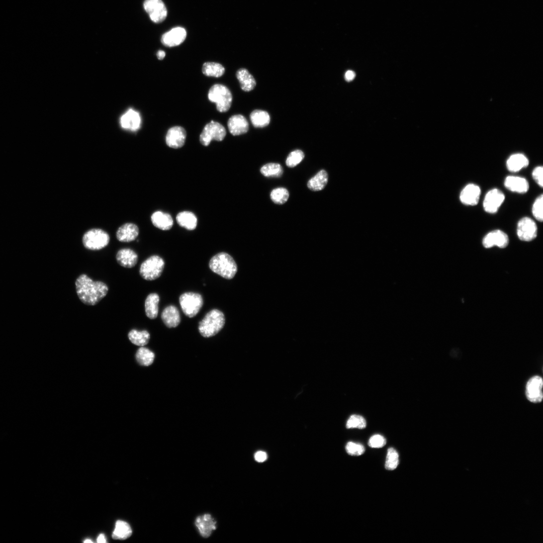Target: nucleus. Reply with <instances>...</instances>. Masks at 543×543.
Masks as SVG:
<instances>
[{"label": "nucleus", "instance_id": "f257e3e1", "mask_svg": "<svg viewBox=\"0 0 543 543\" xmlns=\"http://www.w3.org/2000/svg\"><path fill=\"white\" fill-rule=\"evenodd\" d=\"M75 285L79 300L83 304L90 306L98 304L107 295L109 290L105 283L94 281L85 274L77 278Z\"/></svg>", "mask_w": 543, "mask_h": 543}, {"label": "nucleus", "instance_id": "f03ea898", "mask_svg": "<svg viewBox=\"0 0 543 543\" xmlns=\"http://www.w3.org/2000/svg\"><path fill=\"white\" fill-rule=\"evenodd\" d=\"M209 266L212 272L228 280L233 279L237 271L235 260L226 252H220L213 256Z\"/></svg>", "mask_w": 543, "mask_h": 543}, {"label": "nucleus", "instance_id": "7ed1b4c3", "mask_svg": "<svg viewBox=\"0 0 543 543\" xmlns=\"http://www.w3.org/2000/svg\"><path fill=\"white\" fill-rule=\"evenodd\" d=\"M225 316L218 309H212L208 312L199 322L198 329L204 337H210L217 334L224 327Z\"/></svg>", "mask_w": 543, "mask_h": 543}, {"label": "nucleus", "instance_id": "20e7f679", "mask_svg": "<svg viewBox=\"0 0 543 543\" xmlns=\"http://www.w3.org/2000/svg\"><path fill=\"white\" fill-rule=\"evenodd\" d=\"M209 100L216 104V109L221 113L227 112L232 102V95L229 89L222 84H215L209 90Z\"/></svg>", "mask_w": 543, "mask_h": 543}, {"label": "nucleus", "instance_id": "39448f33", "mask_svg": "<svg viewBox=\"0 0 543 543\" xmlns=\"http://www.w3.org/2000/svg\"><path fill=\"white\" fill-rule=\"evenodd\" d=\"M164 264V261L161 257L156 255H152L141 264L140 275L145 280H154L161 276Z\"/></svg>", "mask_w": 543, "mask_h": 543}, {"label": "nucleus", "instance_id": "423d86ee", "mask_svg": "<svg viewBox=\"0 0 543 543\" xmlns=\"http://www.w3.org/2000/svg\"><path fill=\"white\" fill-rule=\"evenodd\" d=\"M82 240L85 248L92 250H98L108 245L110 241V236L104 230L94 228L86 232L83 235Z\"/></svg>", "mask_w": 543, "mask_h": 543}, {"label": "nucleus", "instance_id": "0eeeda50", "mask_svg": "<svg viewBox=\"0 0 543 543\" xmlns=\"http://www.w3.org/2000/svg\"><path fill=\"white\" fill-rule=\"evenodd\" d=\"M179 302L184 313L187 316L192 318L199 313L202 307L203 299L199 293L186 292L180 296Z\"/></svg>", "mask_w": 543, "mask_h": 543}, {"label": "nucleus", "instance_id": "6e6552de", "mask_svg": "<svg viewBox=\"0 0 543 543\" xmlns=\"http://www.w3.org/2000/svg\"><path fill=\"white\" fill-rule=\"evenodd\" d=\"M226 135L225 127L220 123L212 120L207 124L200 135V143L208 146L212 140L222 141Z\"/></svg>", "mask_w": 543, "mask_h": 543}, {"label": "nucleus", "instance_id": "1a4fd4ad", "mask_svg": "<svg viewBox=\"0 0 543 543\" xmlns=\"http://www.w3.org/2000/svg\"><path fill=\"white\" fill-rule=\"evenodd\" d=\"M516 234L518 238L523 241H530L537 234V227L533 220L528 217L521 218L517 222Z\"/></svg>", "mask_w": 543, "mask_h": 543}, {"label": "nucleus", "instance_id": "9d476101", "mask_svg": "<svg viewBox=\"0 0 543 543\" xmlns=\"http://www.w3.org/2000/svg\"><path fill=\"white\" fill-rule=\"evenodd\" d=\"M505 195L499 189L494 188L485 195L483 203L484 211L489 214H495L505 200Z\"/></svg>", "mask_w": 543, "mask_h": 543}, {"label": "nucleus", "instance_id": "9b49d317", "mask_svg": "<svg viewBox=\"0 0 543 543\" xmlns=\"http://www.w3.org/2000/svg\"><path fill=\"white\" fill-rule=\"evenodd\" d=\"M143 6L151 20L154 23H160L165 19L167 9L161 0H145Z\"/></svg>", "mask_w": 543, "mask_h": 543}, {"label": "nucleus", "instance_id": "f8f14e48", "mask_svg": "<svg viewBox=\"0 0 543 543\" xmlns=\"http://www.w3.org/2000/svg\"><path fill=\"white\" fill-rule=\"evenodd\" d=\"M509 238L504 231L496 229L488 233L483 238L482 244L484 247L489 248L496 246L501 248L507 246Z\"/></svg>", "mask_w": 543, "mask_h": 543}, {"label": "nucleus", "instance_id": "ddd939ff", "mask_svg": "<svg viewBox=\"0 0 543 543\" xmlns=\"http://www.w3.org/2000/svg\"><path fill=\"white\" fill-rule=\"evenodd\" d=\"M186 136V131L183 127L173 126L168 130L165 136V142L170 148H179L184 146Z\"/></svg>", "mask_w": 543, "mask_h": 543}, {"label": "nucleus", "instance_id": "4468645a", "mask_svg": "<svg viewBox=\"0 0 543 543\" xmlns=\"http://www.w3.org/2000/svg\"><path fill=\"white\" fill-rule=\"evenodd\" d=\"M542 378L538 376L531 378L526 386L525 394L529 401L533 403H538L542 399Z\"/></svg>", "mask_w": 543, "mask_h": 543}, {"label": "nucleus", "instance_id": "2eb2a0df", "mask_svg": "<svg viewBox=\"0 0 543 543\" xmlns=\"http://www.w3.org/2000/svg\"><path fill=\"white\" fill-rule=\"evenodd\" d=\"M481 191L480 187L475 184L466 185L460 192V202L466 206H475L479 202Z\"/></svg>", "mask_w": 543, "mask_h": 543}, {"label": "nucleus", "instance_id": "dca6fc26", "mask_svg": "<svg viewBox=\"0 0 543 543\" xmlns=\"http://www.w3.org/2000/svg\"><path fill=\"white\" fill-rule=\"evenodd\" d=\"M120 123L122 128L124 129L136 131L141 127V116L137 111L130 109L121 116Z\"/></svg>", "mask_w": 543, "mask_h": 543}, {"label": "nucleus", "instance_id": "f3484780", "mask_svg": "<svg viewBox=\"0 0 543 543\" xmlns=\"http://www.w3.org/2000/svg\"><path fill=\"white\" fill-rule=\"evenodd\" d=\"M187 36L186 30L180 27L172 28L164 33L161 37V43L167 47L176 46L182 43Z\"/></svg>", "mask_w": 543, "mask_h": 543}, {"label": "nucleus", "instance_id": "a211bd4d", "mask_svg": "<svg viewBox=\"0 0 543 543\" xmlns=\"http://www.w3.org/2000/svg\"><path fill=\"white\" fill-rule=\"evenodd\" d=\"M195 524L199 533L204 537H209L217 528L216 521L210 514L198 516Z\"/></svg>", "mask_w": 543, "mask_h": 543}, {"label": "nucleus", "instance_id": "6ab92c4d", "mask_svg": "<svg viewBox=\"0 0 543 543\" xmlns=\"http://www.w3.org/2000/svg\"><path fill=\"white\" fill-rule=\"evenodd\" d=\"M504 187L509 191L518 194H525L529 188L527 180L522 177L508 175L504 181Z\"/></svg>", "mask_w": 543, "mask_h": 543}, {"label": "nucleus", "instance_id": "aec40b11", "mask_svg": "<svg viewBox=\"0 0 543 543\" xmlns=\"http://www.w3.org/2000/svg\"><path fill=\"white\" fill-rule=\"evenodd\" d=\"M227 126L229 132L234 136L245 134L249 129L247 120L241 115L232 116L228 119Z\"/></svg>", "mask_w": 543, "mask_h": 543}, {"label": "nucleus", "instance_id": "412c9836", "mask_svg": "<svg viewBox=\"0 0 543 543\" xmlns=\"http://www.w3.org/2000/svg\"><path fill=\"white\" fill-rule=\"evenodd\" d=\"M138 226L132 223H127L121 226L117 231L116 237L121 242H129L136 239L139 234Z\"/></svg>", "mask_w": 543, "mask_h": 543}, {"label": "nucleus", "instance_id": "4be33fe9", "mask_svg": "<svg viewBox=\"0 0 543 543\" xmlns=\"http://www.w3.org/2000/svg\"><path fill=\"white\" fill-rule=\"evenodd\" d=\"M116 258L121 266L126 268H132L137 262L138 255L130 248H122L117 252Z\"/></svg>", "mask_w": 543, "mask_h": 543}, {"label": "nucleus", "instance_id": "5701e85b", "mask_svg": "<svg viewBox=\"0 0 543 543\" xmlns=\"http://www.w3.org/2000/svg\"><path fill=\"white\" fill-rule=\"evenodd\" d=\"M161 318L164 324L168 328L176 327L180 322L179 312L173 305L165 307L162 312Z\"/></svg>", "mask_w": 543, "mask_h": 543}, {"label": "nucleus", "instance_id": "b1692460", "mask_svg": "<svg viewBox=\"0 0 543 543\" xmlns=\"http://www.w3.org/2000/svg\"><path fill=\"white\" fill-rule=\"evenodd\" d=\"M527 157L522 153H515L510 155L506 160V167L510 172H517L529 165Z\"/></svg>", "mask_w": 543, "mask_h": 543}, {"label": "nucleus", "instance_id": "393cba45", "mask_svg": "<svg viewBox=\"0 0 543 543\" xmlns=\"http://www.w3.org/2000/svg\"><path fill=\"white\" fill-rule=\"evenodd\" d=\"M151 220L155 227L162 230H169L173 223L170 215L160 211H156L152 214Z\"/></svg>", "mask_w": 543, "mask_h": 543}, {"label": "nucleus", "instance_id": "a878e982", "mask_svg": "<svg viewBox=\"0 0 543 543\" xmlns=\"http://www.w3.org/2000/svg\"><path fill=\"white\" fill-rule=\"evenodd\" d=\"M236 76L243 90L249 92L255 87V80L246 69L240 68L237 71Z\"/></svg>", "mask_w": 543, "mask_h": 543}, {"label": "nucleus", "instance_id": "bb28decb", "mask_svg": "<svg viewBox=\"0 0 543 543\" xmlns=\"http://www.w3.org/2000/svg\"><path fill=\"white\" fill-rule=\"evenodd\" d=\"M159 297L156 293H151L146 297L145 301V311L146 315L151 319L156 318L158 313V303Z\"/></svg>", "mask_w": 543, "mask_h": 543}, {"label": "nucleus", "instance_id": "cd10ccee", "mask_svg": "<svg viewBox=\"0 0 543 543\" xmlns=\"http://www.w3.org/2000/svg\"><path fill=\"white\" fill-rule=\"evenodd\" d=\"M176 220L179 226L187 230H194L197 225V218L196 215L190 211H183L179 213Z\"/></svg>", "mask_w": 543, "mask_h": 543}, {"label": "nucleus", "instance_id": "c85d7f7f", "mask_svg": "<svg viewBox=\"0 0 543 543\" xmlns=\"http://www.w3.org/2000/svg\"><path fill=\"white\" fill-rule=\"evenodd\" d=\"M328 179V175L327 172L325 170H321L309 179L307 183V187L313 191H321L326 187Z\"/></svg>", "mask_w": 543, "mask_h": 543}, {"label": "nucleus", "instance_id": "c756f323", "mask_svg": "<svg viewBox=\"0 0 543 543\" xmlns=\"http://www.w3.org/2000/svg\"><path fill=\"white\" fill-rule=\"evenodd\" d=\"M202 73L207 76L219 77L225 73V68L221 64L214 62H205L202 68Z\"/></svg>", "mask_w": 543, "mask_h": 543}, {"label": "nucleus", "instance_id": "7c9ffc66", "mask_svg": "<svg viewBox=\"0 0 543 543\" xmlns=\"http://www.w3.org/2000/svg\"><path fill=\"white\" fill-rule=\"evenodd\" d=\"M250 119L252 124L256 128L264 127L267 126L270 122V117L268 113L260 110L252 111L250 115Z\"/></svg>", "mask_w": 543, "mask_h": 543}, {"label": "nucleus", "instance_id": "2f4dec72", "mask_svg": "<svg viewBox=\"0 0 543 543\" xmlns=\"http://www.w3.org/2000/svg\"><path fill=\"white\" fill-rule=\"evenodd\" d=\"M132 532V529L127 522L118 520L116 522L112 537L115 539H125L131 536Z\"/></svg>", "mask_w": 543, "mask_h": 543}, {"label": "nucleus", "instance_id": "473e14b6", "mask_svg": "<svg viewBox=\"0 0 543 543\" xmlns=\"http://www.w3.org/2000/svg\"><path fill=\"white\" fill-rule=\"evenodd\" d=\"M128 336L132 343L140 346L146 345L150 339V334L146 330L138 331L132 329L129 332Z\"/></svg>", "mask_w": 543, "mask_h": 543}, {"label": "nucleus", "instance_id": "72a5a7b5", "mask_svg": "<svg viewBox=\"0 0 543 543\" xmlns=\"http://www.w3.org/2000/svg\"><path fill=\"white\" fill-rule=\"evenodd\" d=\"M155 357L154 353L147 348L141 346L137 351L136 358L138 363L144 366L151 365Z\"/></svg>", "mask_w": 543, "mask_h": 543}, {"label": "nucleus", "instance_id": "f704fd0d", "mask_svg": "<svg viewBox=\"0 0 543 543\" xmlns=\"http://www.w3.org/2000/svg\"><path fill=\"white\" fill-rule=\"evenodd\" d=\"M283 170L279 163H269L263 165L260 168V172L266 177H280Z\"/></svg>", "mask_w": 543, "mask_h": 543}, {"label": "nucleus", "instance_id": "c9c22d12", "mask_svg": "<svg viewBox=\"0 0 543 543\" xmlns=\"http://www.w3.org/2000/svg\"><path fill=\"white\" fill-rule=\"evenodd\" d=\"M270 197L274 203L282 205L285 203L288 200L289 193L284 188H278L271 192Z\"/></svg>", "mask_w": 543, "mask_h": 543}, {"label": "nucleus", "instance_id": "e433bc0d", "mask_svg": "<svg viewBox=\"0 0 543 543\" xmlns=\"http://www.w3.org/2000/svg\"><path fill=\"white\" fill-rule=\"evenodd\" d=\"M399 464V455L398 452L393 447L388 449L385 462V467L386 469L392 471L397 467Z\"/></svg>", "mask_w": 543, "mask_h": 543}, {"label": "nucleus", "instance_id": "4c0bfd02", "mask_svg": "<svg viewBox=\"0 0 543 543\" xmlns=\"http://www.w3.org/2000/svg\"><path fill=\"white\" fill-rule=\"evenodd\" d=\"M542 205L543 195L541 194L535 199L531 208L533 216L537 221L540 222H542L543 220Z\"/></svg>", "mask_w": 543, "mask_h": 543}, {"label": "nucleus", "instance_id": "58836bf2", "mask_svg": "<svg viewBox=\"0 0 543 543\" xmlns=\"http://www.w3.org/2000/svg\"><path fill=\"white\" fill-rule=\"evenodd\" d=\"M366 421L365 418L358 415H351L347 421L346 427L347 428L364 429L366 427Z\"/></svg>", "mask_w": 543, "mask_h": 543}, {"label": "nucleus", "instance_id": "ea45409f", "mask_svg": "<svg viewBox=\"0 0 543 543\" xmlns=\"http://www.w3.org/2000/svg\"><path fill=\"white\" fill-rule=\"evenodd\" d=\"M303 152L299 149L291 152L288 156L286 163L289 167H294L299 164L304 158Z\"/></svg>", "mask_w": 543, "mask_h": 543}, {"label": "nucleus", "instance_id": "a19ab883", "mask_svg": "<svg viewBox=\"0 0 543 543\" xmlns=\"http://www.w3.org/2000/svg\"><path fill=\"white\" fill-rule=\"evenodd\" d=\"M345 449L348 455L354 456H360L365 451L364 445L351 441L347 442Z\"/></svg>", "mask_w": 543, "mask_h": 543}, {"label": "nucleus", "instance_id": "79ce46f5", "mask_svg": "<svg viewBox=\"0 0 543 543\" xmlns=\"http://www.w3.org/2000/svg\"><path fill=\"white\" fill-rule=\"evenodd\" d=\"M386 444L385 438L380 434H375L370 437L368 445L372 448H381Z\"/></svg>", "mask_w": 543, "mask_h": 543}, {"label": "nucleus", "instance_id": "37998d69", "mask_svg": "<svg viewBox=\"0 0 543 543\" xmlns=\"http://www.w3.org/2000/svg\"><path fill=\"white\" fill-rule=\"evenodd\" d=\"M543 167L542 166H536L532 171V177L541 188L543 187L542 180Z\"/></svg>", "mask_w": 543, "mask_h": 543}, {"label": "nucleus", "instance_id": "c03bdc74", "mask_svg": "<svg viewBox=\"0 0 543 543\" xmlns=\"http://www.w3.org/2000/svg\"><path fill=\"white\" fill-rule=\"evenodd\" d=\"M254 459L257 462H264L267 459L266 454L262 451H257L254 455Z\"/></svg>", "mask_w": 543, "mask_h": 543}, {"label": "nucleus", "instance_id": "a18cd8bd", "mask_svg": "<svg viewBox=\"0 0 543 543\" xmlns=\"http://www.w3.org/2000/svg\"><path fill=\"white\" fill-rule=\"evenodd\" d=\"M344 77L347 81H351L354 79L355 73L352 70H348L345 72Z\"/></svg>", "mask_w": 543, "mask_h": 543}, {"label": "nucleus", "instance_id": "49530a36", "mask_svg": "<svg viewBox=\"0 0 543 543\" xmlns=\"http://www.w3.org/2000/svg\"><path fill=\"white\" fill-rule=\"evenodd\" d=\"M156 55L159 60H162L165 57V52L162 50H159L157 52Z\"/></svg>", "mask_w": 543, "mask_h": 543}, {"label": "nucleus", "instance_id": "de8ad7c7", "mask_svg": "<svg viewBox=\"0 0 543 543\" xmlns=\"http://www.w3.org/2000/svg\"><path fill=\"white\" fill-rule=\"evenodd\" d=\"M98 542H106V538L103 534H100L97 538Z\"/></svg>", "mask_w": 543, "mask_h": 543}, {"label": "nucleus", "instance_id": "09e8293b", "mask_svg": "<svg viewBox=\"0 0 543 543\" xmlns=\"http://www.w3.org/2000/svg\"><path fill=\"white\" fill-rule=\"evenodd\" d=\"M93 541L90 539H86L84 541V542H92Z\"/></svg>", "mask_w": 543, "mask_h": 543}]
</instances>
